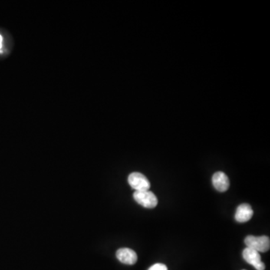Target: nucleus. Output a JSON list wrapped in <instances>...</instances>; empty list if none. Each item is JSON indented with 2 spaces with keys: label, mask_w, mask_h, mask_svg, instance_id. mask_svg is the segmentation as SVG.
<instances>
[{
  "label": "nucleus",
  "mask_w": 270,
  "mask_h": 270,
  "mask_svg": "<svg viewBox=\"0 0 270 270\" xmlns=\"http://www.w3.org/2000/svg\"><path fill=\"white\" fill-rule=\"evenodd\" d=\"M116 258L120 262L127 265H134L137 261V255L130 248H120L116 251Z\"/></svg>",
  "instance_id": "39448f33"
},
{
  "label": "nucleus",
  "mask_w": 270,
  "mask_h": 270,
  "mask_svg": "<svg viewBox=\"0 0 270 270\" xmlns=\"http://www.w3.org/2000/svg\"><path fill=\"white\" fill-rule=\"evenodd\" d=\"M254 211L248 203H242L236 209L235 214V219L239 223L248 222L252 218Z\"/></svg>",
  "instance_id": "0eeeda50"
},
{
  "label": "nucleus",
  "mask_w": 270,
  "mask_h": 270,
  "mask_svg": "<svg viewBox=\"0 0 270 270\" xmlns=\"http://www.w3.org/2000/svg\"><path fill=\"white\" fill-rule=\"evenodd\" d=\"M148 270H168V267L163 264H156Z\"/></svg>",
  "instance_id": "6e6552de"
},
{
  "label": "nucleus",
  "mask_w": 270,
  "mask_h": 270,
  "mask_svg": "<svg viewBox=\"0 0 270 270\" xmlns=\"http://www.w3.org/2000/svg\"><path fill=\"white\" fill-rule=\"evenodd\" d=\"M242 257L248 264L252 265L257 270H265V264L261 261V255L255 250L245 248L242 252Z\"/></svg>",
  "instance_id": "20e7f679"
},
{
  "label": "nucleus",
  "mask_w": 270,
  "mask_h": 270,
  "mask_svg": "<svg viewBox=\"0 0 270 270\" xmlns=\"http://www.w3.org/2000/svg\"><path fill=\"white\" fill-rule=\"evenodd\" d=\"M245 244L247 248L255 250L258 252H267L270 250V238L266 236H248L245 239Z\"/></svg>",
  "instance_id": "f257e3e1"
},
{
  "label": "nucleus",
  "mask_w": 270,
  "mask_h": 270,
  "mask_svg": "<svg viewBox=\"0 0 270 270\" xmlns=\"http://www.w3.org/2000/svg\"><path fill=\"white\" fill-rule=\"evenodd\" d=\"M2 41H3V39H2V35H0V52H1V50H2Z\"/></svg>",
  "instance_id": "1a4fd4ad"
},
{
  "label": "nucleus",
  "mask_w": 270,
  "mask_h": 270,
  "mask_svg": "<svg viewBox=\"0 0 270 270\" xmlns=\"http://www.w3.org/2000/svg\"><path fill=\"white\" fill-rule=\"evenodd\" d=\"M129 185L135 192H142V191H149L150 189V182L147 178L140 173L134 172L131 173L128 178Z\"/></svg>",
  "instance_id": "7ed1b4c3"
},
{
  "label": "nucleus",
  "mask_w": 270,
  "mask_h": 270,
  "mask_svg": "<svg viewBox=\"0 0 270 270\" xmlns=\"http://www.w3.org/2000/svg\"><path fill=\"white\" fill-rule=\"evenodd\" d=\"M133 197L135 201L143 207L153 209L158 205L157 198L153 192L149 191L135 192Z\"/></svg>",
  "instance_id": "f03ea898"
},
{
  "label": "nucleus",
  "mask_w": 270,
  "mask_h": 270,
  "mask_svg": "<svg viewBox=\"0 0 270 270\" xmlns=\"http://www.w3.org/2000/svg\"><path fill=\"white\" fill-rule=\"evenodd\" d=\"M212 181L214 187L218 192H225L229 189V179L224 172L218 171L214 173Z\"/></svg>",
  "instance_id": "423d86ee"
}]
</instances>
